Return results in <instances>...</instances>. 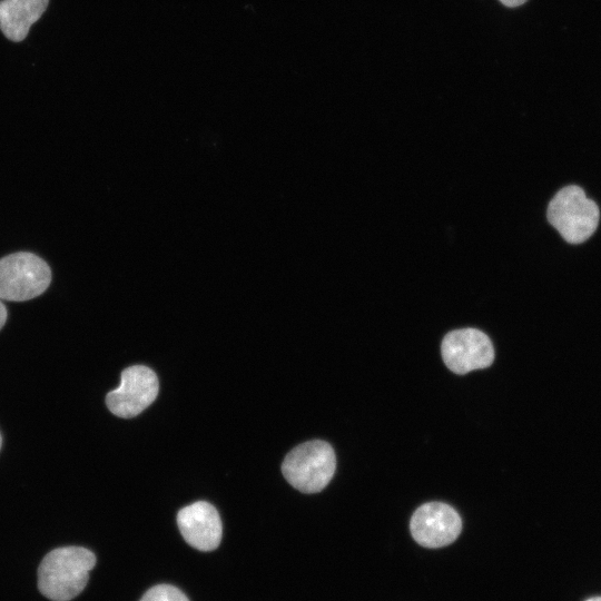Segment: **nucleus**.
<instances>
[{
    "label": "nucleus",
    "instance_id": "8",
    "mask_svg": "<svg viewBox=\"0 0 601 601\" xmlns=\"http://www.w3.org/2000/svg\"><path fill=\"white\" fill-rule=\"evenodd\" d=\"M177 523L185 541L199 551L215 550L220 543L221 520L208 502L198 501L183 508L178 512Z\"/></svg>",
    "mask_w": 601,
    "mask_h": 601
},
{
    "label": "nucleus",
    "instance_id": "12",
    "mask_svg": "<svg viewBox=\"0 0 601 601\" xmlns=\"http://www.w3.org/2000/svg\"><path fill=\"white\" fill-rule=\"evenodd\" d=\"M504 6L514 8L525 3L528 0H500Z\"/></svg>",
    "mask_w": 601,
    "mask_h": 601
},
{
    "label": "nucleus",
    "instance_id": "13",
    "mask_svg": "<svg viewBox=\"0 0 601 601\" xmlns=\"http://www.w3.org/2000/svg\"><path fill=\"white\" fill-rule=\"evenodd\" d=\"M585 601H601V597H593V598H590Z\"/></svg>",
    "mask_w": 601,
    "mask_h": 601
},
{
    "label": "nucleus",
    "instance_id": "5",
    "mask_svg": "<svg viewBox=\"0 0 601 601\" xmlns=\"http://www.w3.org/2000/svg\"><path fill=\"white\" fill-rule=\"evenodd\" d=\"M158 391L155 372L144 365H132L122 371L120 385L107 394L106 404L116 416L134 417L155 401Z\"/></svg>",
    "mask_w": 601,
    "mask_h": 601
},
{
    "label": "nucleus",
    "instance_id": "1",
    "mask_svg": "<svg viewBox=\"0 0 601 601\" xmlns=\"http://www.w3.org/2000/svg\"><path fill=\"white\" fill-rule=\"evenodd\" d=\"M95 564V554L86 548L55 549L39 565V590L52 601H69L85 589Z\"/></svg>",
    "mask_w": 601,
    "mask_h": 601
},
{
    "label": "nucleus",
    "instance_id": "9",
    "mask_svg": "<svg viewBox=\"0 0 601 601\" xmlns=\"http://www.w3.org/2000/svg\"><path fill=\"white\" fill-rule=\"evenodd\" d=\"M49 0H1L0 30L11 41H22L40 19Z\"/></svg>",
    "mask_w": 601,
    "mask_h": 601
},
{
    "label": "nucleus",
    "instance_id": "3",
    "mask_svg": "<svg viewBox=\"0 0 601 601\" xmlns=\"http://www.w3.org/2000/svg\"><path fill=\"white\" fill-rule=\"evenodd\" d=\"M335 469V452L327 442L321 440L297 445L288 452L282 464L284 477L303 493L322 491L332 480Z\"/></svg>",
    "mask_w": 601,
    "mask_h": 601
},
{
    "label": "nucleus",
    "instance_id": "6",
    "mask_svg": "<svg viewBox=\"0 0 601 601\" xmlns=\"http://www.w3.org/2000/svg\"><path fill=\"white\" fill-rule=\"evenodd\" d=\"M443 362L456 374L489 367L494 361L490 337L476 328H461L447 333L441 344Z\"/></svg>",
    "mask_w": 601,
    "mask_h": 601
},
{
    "label": "nucleus",
    "instance_id": "2",
    "mask_svg": "<svg viewBox=\"0 0 601 601\" xmlns=\"http://www.w3.org/2000/svg\"><path fill=\"white\" fill-rule=\"evenodd\" d=\"M548 221L570 244H581L595 231L599 225L598 205L575 185L561 188L550 200Z\"/></svg>",
    "mask_w": 601,
    "mask_h": 601
},
{
    "label": "nucleus",
    "instance_id": "11",
    "mask_svg": "<svg viewBox=\"0 0 601 601\" xmlns=\"http://www.w3.org/2000/svg\"><path fill=\"white\" fill-rule=\"evenodd\" d=\"M7 308L0 299V329L3 327L7 321Z\"/></svg>",
    "mask_w": 601,
    "mask_h": 601
},
{
    "label": "nucleus",
    "instance_id": "10",
    "mask_svg": "<svg viewBox=\"0 0 601 601\" xmlns=\"http://www.w3.org/2000/svg\"><path fill=\"white\" fill-rule=\"evenodd\" d=\"M140 601H189L187 597L176 587L169 584H158L150 588Z\"/></svg>",
    "mask_w": 601,
    "mask_h": 601
},
{
    "label": "nucleus",
    "instance_id": "7",
    "mask_svg": "<svg viewBox=\"0 0 601 601\" xmlns=\"http://www.w3.org/2000/svg\"><path fill=\"white\" fill-rule=\"evenodd\" d=\"M410 529L420 545L442 548L456 540L462 530V521L452 506L442 502H430L413 513Z\"/></svg>",
    "mask_w": 601,
    "mask_h": 601
},
{
    "label": "nucleus",
    "instance_id": "14",
    "mask_svg": "<svg viewBox=\"0 0 601 601\" xmlns=\"http://www.w3.org/2000/svg\"><path fill=\"white\" fill-rule=\"evenodd\" d=\"M0 447H1V435H0Z\"/></svg>",
    "mask_w": 601,
    "mask_h": 601
},
{
    "label": "nucleus",
    "instance_id": "4",
    "mask_svg": "<svg viewBox=\"0 0 601 601\" xmlns=\"http://www.w3.org/2000/svg\"><path fill=\"white\" fill-rule=\"evenodd\" d=\"M50 282V267L36 254L18 252L0 258V299H32L41 295Z\"/></svg>",
    "mask_w": 601,
    "mask_h": 601
}]
</instances>
